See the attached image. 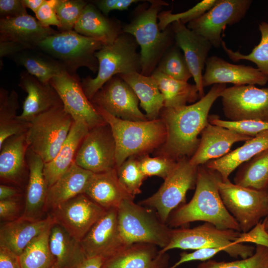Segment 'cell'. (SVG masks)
<instances>
[{
	"label": "cell",
	"mask_w": 268,
	"mask_h": 268,
	"mask_svg": "<svg viewBox=\"0 0 268 268\" xmlns=\"http://www.w3.org/2000/svg\"><path fill=\"white\" fill-rule=\"evenodd\" d=\"M189 158L178 160L158 190L139 202V204L154 210L166 224L171 212L186 203L188 191L196 188L198 166L191 164Z\"/></svg>",
	"instance_id": "obj_10"
},
{
	"label": "cell",
	"mask_w": 268,
	"mask_h": 268,
	"mask_svg": "<svg viewBox=\"0 0 268 268\" xmlns=\"http://www.w3.org/2000/svg\"><path fill=\"white\" fill-rule=\"evenodd\" d=\"M73 121L63 106L39 115L30 123L26 133L29 148L45 163L49 162L67 138Z\"/></svg>",
	"instance_id": "obj_9"
},
{
	"label": "cell",
	"mask_w": 268,
	"mask_h": 268,
	"mask_svg": "<svg viewBox=\"0 0 268 268\" xmlns=\"http://www.w3.org/2000/svg\"><path fill=\"white\" fill-rule=\"evenodd\" d=\"M94 107L110 127L116 145V168L129 157L146 153L164 143L166 129L162 119L138 122L125 120L99 107Z\"/></svg>",
	"instance_id": "obj_4"
},
{
	"label": "cell",
	"mask_w": 268,
	"mask_h": 268,
	"mask_svg": "<svg viewBox=\"0 0 268 268\" xmlns=\"http://www.w3.org/2000/svg\"><path fill=\"white\" fill-rule=\"evenodd\" d=\"M208 122L251 137H254L263 131L268 130V122L261 121H226L220 119L217 115H213L208 116Z\"/></svg>",
	"instance_id": "obj_47"
},
{
	"label": "cell",
	"mask_w": 268,
	"mask_h": 268,
	"mask_svg": "<svg viewBox=\"0 0 268 268\" xmlns=\"http://www.w3.org/2000/svg\"><path fill=\"white\" fill-rule=\"evenodd\" d=\"M26 8H29L35 13L45 2V0H22Z\"/></svg>",
	"instance_id": "obj_58"
},
{
	"label": "cell",
	"mask_w": 268,
	"mask_h": 268,
	"mask_svg": "<svg viewBox=\"0 0 268 268\" xmlns=\"http://www.w3.org/2000/svg\"><path fill=\"white\" fill-rule=\"evenodd\" d=\"M132 88L148 120L157 119L164 107V99L156 80L151 76L134 72L118 75Z\"/></svg>",
	"instance_id": "obj_34"
},
{
	"label": "cell",
	"mask_w": 268,
	"mask_h": 268,
	"mask_svg": "<svg viewBox=\"0 0 268 268\" xmlns=\"http://www.w3.org/2000/svg\"><path fill=\"white\" fill-rule=\"evenodd\" d=\"M221 251H224L222 248H208L196 250L189 253L182 252L180 255L179 260L174 265L167 268H177L185 263L193 261H206Z\"/></svg>",
	"instance_id": "obj_50"
},
{
	"label": "cell",
	"mask_w": 268,
	"mask_h": 268,
	"mask_svg": "<svg viewBox=\"0 0 268 268\" xmlns=\"http://www.w3.org/2000/svg\"><path fill=\"white\" fill-rule=\"evenodd\" d=\"M156 245L137 243L125 245L105 261V268H167L169 256L160 253Z\"/></svg>",
	"instance_id": "obj_25"
},
{
	"label": "cell",
	"mask_w": 268,
	"mask_h": 268,
	"mask_svg": "<svg viewBox=\"0 0 268 268\" xmlns=\"http://www.w3.org/2000/svg\"><path fill=\"white\" fill-rule=\"evenodd\" d=\"M251 0H217L216 3L199 18L187 24V27L219 48L221 34L227 25L239 22L246 14Z\"/></svg>",
	"instance_id": "obj_12"
},
{
	"label": "cell",
	"mask_w": 268,
	"mask_h": 268,
	"mask_svg": "<svg viewBox=\"0 0 268 268\" xmlns=\"http://www.w3.org/2000/svg\"><path fill=\"white\" fill-rule=\"evenodd\" d=\"M11 58L17 65L24 67L29 73L45 83H50L54 77L66 70L60 62L36 48L25 50Z\"/></svg>",
	"instance_id": "obj_35"
},
{
	"label": "cell",
	"mask_w": 268,
	"mask_h": 268,
	"mask_svg": "<svg viewBox=\"0 0 268 268\" xmlns=\"http://www.w3.org/2000/svg\"><path fill=\"white\" fill-rule=\"evenodd\" d=\"M74 162L93 173L116 168L115 142L108 124L89 130L80 145Z\"/></svg>",
	"instance_id": "obj_14"
},
{
	"label": "cell",
	"mask_w": 268,
	"mask_h": 268,
	"mask_svg": "<svg viewBox=\"0 0 268 268\" xmlns=\"http://www.w3.org/2000/svg\"><path fill=\"white\" fill-rule=\"evenodd\" d=\"M118 118L131 121L148 120L138 107L139 100L130 86L119 75L109 80L90 100Z\"/></svg>",
	"instance_id": "obj_17"
},
{
	"label": "cell",
	"mask_w": 268,
	"mask_h": 268,
	"mask_svg": "<svg viewBox=\"0 0 268 268\" xmlns=\"http://www.w3.org/2000/svg\"><path fill=\"white\" fill-rule=\"evenodd\" d=\"M59 32L43 25L28 14L11 18H0V40L18 42L35 48L46 38Z\"/></svg>",
	"instance_id": "obj_27"
},
{
	"label": "cell",
	"mask_w": 268,
	"mask_h": 268,
	"mask_svg": "<svg viewBox=\"0 0 268 268\" xmlns=\"http://www.w3.org/2000/svg\"><path fill=\"white\" fill-rule=\"evenodd\" d=\"M136 7L130 22L123 26V31L132 35L140 48L141 72L151 76L165 52L175 43L171 24L163 31L158 24V15L163 6L161 0H149Z\"/></svg>",
	"instance_id": "obj_3"
},
{
	"label": "cell",
	"mask_w": 268,
	"mask_h": 268,
	"mask_svg": "<svg viewBox=\"0 0 268 268\" xmlns=\"http://www.w3.org/2000/svg\"><path fill=\"white\" fill-rule=\"evenodd\" d=\"M89 130L83 123L73 121L69 134L57 154L51 161L44 164L43 173L48 188L74 162L80 145Z\"/></svg>",
	"instance_id": "obj_30"
},
{
	"label": "cell",
	"mask_w": 268,
	"mask_h": 268,
	"mask_svg": "<svg viewBox=\"0 0 268 268\" xmlns=\"http://www.w3.org/2000/svg\"><path fill=\"white\" fill-rule=\"evenodd\" d=\"M80 243L86 258L100 257L104 263L125 246L119 231L117 208L107 210Z\"/></svg>",
	"instance_id": "obj_18"
},
{
	"label": "cell",
	"mask_w": 268,
	"mask_h": 268,
	"mask_svg": "<svg viewBox=\"0 0 268 268\" xmlns=\"http://www.w3.org/2000/svg\"><path fill=\"white\" fill-rule=\"evenodd\" d=\"M104 45L101 40L82 35L73 30L50 36L39 42L36 48L60 62L68 72L76 75L81 67L94 73L98 71L95 53Z\"/></svg>",
	"instance_id": "obj_7"
},
{
	"label": "cell",
	"mask_w": 268,
	"mask_h": 268,
	"mask_svg": "<svg viewBox=\"0 0 268 268\" xmlns=\"http://www.w3.org/2000/svg\"><path fill=\"white\" fill-rule=\"evenodd\" d=\"M103 259L100 257L86 258L74 268H102Z\"/></svg>",
	"instance_id": "obj_57"
},
{
	"label": "cell",
	"mask_w": 268,
	"mask_h": 268,
	"mask_svg": "<svg viewBox=\"0 0 268 268\" xmlns=\"http://www.w3.org/2000/svg\"><path fill=\"white\" fill-rule=\"evenodd\" d=\"M26 7L22 0H0V18H11L27 14Z\"/></svg>",
	"instance_id": "obj_52"
},
{
	"label": "cell",
	"mask_w": 268,
	"mask_h": 268,
	"mask_svg": "<svg viewBox=\"0 0 268 268\" xmlns=\"http://www.w3.org/2000/svg\"><path fill=\"white\" fill-rule=\"evenodd\" d=\"M135 38L123 32L112 44L104 45L95 53L99 67L97 75L82 79L81 85L91 100L95 93L115 75L141 72L140 53Z\"/></svg>",
	"instance_id": "obj_5"
},
{
	"label": "cell",
	"mask_w": 268,
	"mask_h": 268,
	"mask_svg": "<svg viewBox=\"0 0 268 268\" xmlns=\"http://www.w3.org/2000/svg\"><path fill=\"white\" fill-rule=\"evenodd\" d=\"M151 76L156 80L163 95L165 108L185 106L188 103H195L201 98L195 84L174 79L157 69Z\"/></svg>",
	"instance_id": "obj_36"
},
{
	"label": "cell",
	"mask_w": 268,
	"mask_h": 268,
	"mask_svg": "<svg viewBox=\"0 0 268 268\" xmlns=\"http://www.w3.org/2000/svg\"><path fill=\"white\" fill-rule=\"evenodd\" d=\"M268 149V130H267L245 141L241 146L223 157L210 160L204 165L217 172L222 179L225 180L238 167Z\"/></svg>",
	"instance_id": "obj_32"
},
{
	"label": "cell",
	"mask_w": 268,
	"mask_h": 268,
	"mask_svg": "<svg viewBox=\"0 0 268 268\" xmlns=\"http://www.w3.org/2000/svg\"><path fill=\"white\" fill-rule=\"evenodd\" d=\"M155 69L183 81L188 82L193 77L184 54L175 43L165 52Z\"/></svg>",
	"instance_id": "obj_41"
},
{
	"label": "cell",
	"mask_w": 268,
	"mask_h": 268,
	"mask_svg": "<svg viewBox=\"0 0 268 268\" xmlns=\"http://www.w3.org/2000/svg\"><path fill=\"white\" fill-rule=\"evenodd\" d=\"M117 213L119 231L125 245L145 243L162 249L169 244L171 228L153 209L126 200L117 208Z\"/></svg>",
	"instance_id": "obj_8"
},
{
	"label": "cell",
	"mask_w": 268,
	"mask_h": 268,
	"mask_svg": "<svg viewBox=\"0 0 268 268\" xmlns=\"http://www.w3.org/2000/svg\"><path fill=\"white\" fill-rule=\"evenodd\" d=\"M141 0H97L92 1L96 6L106 16L112 10H124L127 9L133 3Z\"/></svg>",
	"instance_id": "obj_53"
},
{
	"label": "cell",
	"mask_w": 268,
	"mask_h": 268,
	"mask_svg": "<svg viewBox=\"0 0 268 268\" xmlns=\"http://www.w3.org/2000/svg\"><path fill=\"white\" fill-rule=\"evenodd\" d=\"M217 2V0H203L190 9L178 13H173L171 10L162 11L158 15V24L160 30L163 31L167 27L176 21H180L184 24L194 20L210 9Z\"/></svg>",
	"instance_id": "obj_45"
},
{
	"label": "cell",
	"mask_w": 268,
	"mask_h": 268,
	"mask_svg": "<svg viewBox=\"0 0 268 268\" xmlns=\"http://www.w3.org/2000/svg\"><path fill=\"white\" fill-rule=\"evenodd\" d=\"M261 38L260 43L247 55L239 51L234 52L227 48L223 41L221 46L229 58L234 62L241 60L250 61L255 63L257 68L268 76V23L262 22L259 24Z\"/></svg>",
	"instance_id": "obj_40"
},
{
	"label": "cell",
	"mask_w": 268,
	"mask_h": 268,
	"mask_svg": "<svg viewBox=\"0 0 268 268\" xmlns=\"http://www.w3.org/2000/svg\"><path fill=\"white\" fill-rule=\"evenodd\" d=\"M205 66L202 77L203 87L227 83L234 85H264L268 82V76L258 68L232 64L216 56L208 57Z\"/></svg>",
	"instance_id": "obj_19"
},
{
	"label": "cell",
	"mask_w": 268,
	"mask_h": 268,
	"mask_svg": "<svg viewBox=\"0 0 268 268\" xmlns=\"http://www.w3.org/2000/svg\"><path fill=\"white\" fill-rule=\"evenodd\" d=\"M52 226L34 238L24 249L19 256L21 268H53L54 259L49 246Z\"/></svg>",
	"instance_id": "obj_39"
},
{
	"label": "cell",
	"mask_w": 268,
	"mask_h": 268,
	"mask_svg": "<svg viewBox=\"0 0 268 268\" xmlns=\"http://www.w3.org/2000/svg\"><path fill=\"white\" fill-rule=\"evenodd\" d=\"M198 268H268V248L256 245L251 257L232 262L207 260L200 263Z\"/></svg>",
	"instance_id": "obj_42"
},
{
	"label": "cell",
	"mask_w": 268,
	"mask_h": 268,
	"mask_svg": "<svg viewBox=\"0 0 268 268\" xmlns=\"http://www.w3.org/2000/svg\"><path fill=\"white\" fill-rule=\"evenodd\" d=\"M175 43L183 51L201 98L205 94L202 83V71L212 46L203 36L189 29L180 21L171 24Z\"/></svg>",
	"instance_id": "obj_20"
},
{
	"label": "cell",
	"mask_w": 268,
	"mask_h": 268,
	"mask_svg": "<svg viewBox=\"0 0 268 268\" xmlns=\"http://www.w3.org/2000/svg\"><path fill=\"white\" fill-rule=\"evenodd\" d=\"M226 88V84H214L192 104L162 109L160 116L166 127V136L160 147V156L177 161L194 154L200 143L198 136L209 123V111Z\"/></svg>",
	"instance_id": "obj_1"
},
{
	"label": "cell",
	"mask_w": 268,
	"mask_h": 268,
	"mask_svg": "<svg viewBox=\"0 0 268 268\" xmlns=\"http://www.w3.org/2000/svg\"><path fill=\"white\" fill-rule=\"evenodd\" d=\"M84 194L106 210L118 208L124 201L135 197L119 181L116 168L94 173Z\"/></svg>",
	"instance_id": "obj_28"
},
{
	"label": "cell",
	"mask_w": 268,
	"mask_h": 268,
	"mask_svg": "<svg viewBox=\"0 0 268 268\" xmlns=\"http://www.w3.org/2000/svg\"><path fill=\"white\" fill-rule=\"evenodd\" d=\"M88 2L83 0H58L55 9L60 26L59 32L73 30Z\"/></svg>",
	"instance_id": "obj_44"
},
{
	"label": "cell",
	"mask_w": 268,
	"mask_h": 268,
	"mask_svg": "<svg viewBox=\"0 0 268 268\" xmlns=\"http://www.w3.org/2000/svg\"><path fill=\"white\" fill-rule=\"evenodd\" d=\"M49 246L54 259L53 268H74L86 258L80 241L56 223L50 229Z\"/></svg>",
	"instance_id": "obj_33"
},
{
	"label": "cell",
	"mask_w": 268,
	"mask_h": 268,
	"mask_svg": "<svg viewBox=\"0 0 268 268\" xmlns=\"http://www.w3.org/2000/svg\"><path fill=\"white\" fill-rule=\"evenodd\" d=\"M26 133L8 138L0 147V179L3 184L19 188L29 174L26 158L29 146Z\"/></svg>",
	"instance_id": "obj_24"
},
{
	"label": "cell",
	"mask_w": 268,
	"mask_h": 268,
	"mask_svg": "<svg viewBox=\"0 0 268 268\" xmlns=\"http://www.w3.org/2000/svg\"><path fill=\"white\" fill-rule=\"evenodd\" d=\"M0 268H21L19 256L0 245Z\"/></svg>",
	"instance_id": "obj_55"
},
{
	"label": "cell",
	"mask_w": 268,
	"mask_h": 268,
	"mask_svg": "<svg viewBox=\"0 0 268 268\" xmlns=\"http://www.w3.org/2000/svg\"><path fill=\"white\" fill-rule=\"evenodd\" d=\"M21 192L20 188L5 184L0 185V201L20 198Z\"/></svg>",
	"instance_id": "obj_56"
},
{
	"label": "cell",
	"mask_w": 268,
	"mask_h": 268,
	"mask_svg": "<svg viewBox=\"0 0 268 268\" xmlns=\"http://www.w3.org/2000/svg\"><path fill=\"white\" fill-rule=\"evenodd\" d=\"M28 177L25 191V204L21 217L30 220L43 218L47 210L48 188L44 177L45 163L42 159L30 148L26 154Z\"/></svg>",
	"instance_id": "obj_23"
},
{
	"label": "cell",
	"mask_w": 268,
	"mask_h": 268,
	"mask_svg": "<svg viewBox=\"0 0 268 268\" xmlns=\"http://www.w3.org/2000/svg\"><path fill=\"white\" fill-rule=\"evenodd\" d=\"M177 161L165 156L151 157L144 154L138 159L140 170L147 178L156 176L164 180L168 176L175 167Z\"/></svg>",
	"instance_id": "obj_46"
},
{
	"label": "cell",
	"mask_w": 268,
	"mask_h": 268,
	"mask_svg": "<svg viewBox=\"0 0 268 268\" xmlns=\"http://www.w3.org/2000/svg\"></svg>",
	"instance_id": "obj_60"
},
{
	"label": "cell",
	"mask_w": 268,
	"mask_h": 268,
	"mask_svg": "<svg viewBox=\"0 0 268 268\" xmlns=\"http://www.w3.org/2000/svg\"><path fill=\"white\" fill-rule=\"evenodd\" d=\"M54 223L51 214L37 220L20 217L13 221L4 222L0 225V245L19 256L34 238Z\"/></svg>",
	"instance_id": "obj_26"
},
{
	"label": "cell",
	"mask_w": 268,
	"mask_h": 268,
	"mask_svg": "<svg viewBox=\"0 0 268 268\" xmlns=\"http://www.w3.org/2000/svg\"><path fill=\"white\" fill-rule=\"evenodd\" d=\"M59 94L63 107L75 122L85 124L90 129L106 123L86 96L77 74L63 71L50 81Z\"/></svg>",
	"instance_id": "obj_15"
},
{
	"label": "cell",
	"mask_w": 268,
	"mask_h": 268,
	"mask_svg": "<svg viewBox=\"0 0 268 268\" xmlns=\"http://www.w3.org/2000/svg\"><path fill=\"white\" fill-rule=\"evenodd\" d=\"M93 173L74 162L70 167L48 188L47 208L53 209L74 197L84 194Z\"/></svg>",
	"instance_id": "obj_31"
},
{
	"label": "cell",
	"mask_w": 268,
	"mask_h": 268,
	"mask_svg": "<svg viewBox=\"0 0 268 268\" xmlns=\"http://www.w3.org/2000/svg\"><path fill=\"white\" fill-rule=\"evenodd\" d=\"M58 0H45V2L35 13L36 19L44 26H60L55 7Z\"/></svg>",
	"instance_id": "obj_49"
},
{
	"label": "cell",
	"mask_w": 268,
	"mask_h": 268,
	"mask_svg": "<svg viewBox=\"0 0 268 268\" xmlns=\"http://www.w3.org/2000/svg\"><path fill=\"white\" fill-rule=\"evenodd\" d=\"M135 156L129 157L116 168L119 181L134 197L141 193L140 187L146 178L140 170L138 159Z\"/></svg>",
	"instance_id": "obj_43"
},
{
	"label": "cell",
	"mask_w": 268,
	"mask_h": 268,
	"mask_svg": "<svg viewBox=\"0 0 268 268\" xmlns=\"http://www.w3.org/2000/svg\"><path fill=\"white\" fill-rule=\"evenodd\" d=\"M74 30L82 35L100 40L104 45L113 43L123 33L119 21L105 15L92 2L85 7Z\"/></svg>",
	"instance_id": "obj_29"
},
{
	"label": "cell",
	"mask_w": 268,
	"mask_h": 268,
	"mask_svg": "<svg viewBox=\"0 0 268 268\" xmlns=\"http://www.w3.org/2000/svg\"><path fill=\"white\" fill-rule=\"evenodd\" d=\"M102 268H103V267Z\"/></svg>",
	"instance_id": "obj_61"
},
{
	"label": "cell",
	"mask_w": 268,
	"mask_h": 268,
	"mask_svg": "<svg viewBox=\"0 0 268 268\" xmlns=\"http://www.w3.org/2000/svg\"><path fill=\"white\" fill-rule=\"evenodd\" d=\"M20 198L0 201V220L5 222L15 220L21 217Z\"/></svg>",
	"instance_id": "obj_51"
},
{
	"label": "cell",
	"mask_w": 268,
	"mask_h": 268,
	"mask_svg": "<svg viewBox=\"0 0 268 268\" xmlns=\"http://www.w3.org/2000/svg\"><path fill=\"white\" fill-rule=\"evenodd\" d=\"M17 93L0 89V147L8 138L26 133L30 123L21 120L17 115L19 108Z\"/></svg>",
	"instance_id": "obj_37"
},
{
	"label": "cell",
	"mask_w": 268,
	"mask_h": 268,
	"mask_svg": "<svg viewBox=\"0 0 268 268\" xmlns=\"http://www.w3.org/2000/svg\"><path fill=\"white\" fill-rule=\"evenodd\" d=\"M266 221V227L267 230H268V216L266 217L265 219Z\"/></svg>",
	"instance_id": "obj_59"
},
{
	"label": "cell",
	"mask_w": 268,
	"mask_h": 268,
	"mask_svg": "<svg viewBox=\"0 0 268 268\" xmlns=\"http://www.w3.org/2000/svg\"><path fill=\"white\" fill-rule=\"evenodd\" d=\"M219 193L228 212L247 232L268 216V190H257L233 184L229 179L218 182Z\"/></svg>",
	"instance_id": "obj_11"
},
{
	"label": "cell",
	"mask_w": 268,
	"mask_h": 268,
	"mask_svg": "<svg viewBox=\"0 0 268 268\" xmlns=\"http://www.w3.org/2000/svg\"><path fill=\"white\" fill-rule=\"evenodd\" d=\"M240 233L231 229H219L208 222L193 228L184 226L171 228L169 244L159 252L163 254L176 248L196 250L220 248L232 257L246 259L254 254L256 248L243 243H237Z\"/></svg>",
	"instance_id": "obj_6"
},
{
	"label": "cell",
	"mask_w": 268,
	"mask_h": 268,
	"mask_svg": "<svg viewBox=\"0 0 268 268\" xmlns=\"http://www.w3.org/2000/svg\"></svg>",
	"instance_id": "obj_62"
},
{
	"label": "cell",
	"mask_w": 268,
	"mask_h": 268,
	"mask_svg": "<svg viewBox=\"0 0 268 268\" xmlns=\"http://www.w3.org/2000/svg\"><path fill=\"white\" fill-rule=\"evenodd\" d=\"M224 115L230 121L268 122V88L253 85L226 88L221 96Z\"/></svg>",
	"instance_id": "obj_13"
},
{
	"label": "cell",
	"mask_w": 268,
	"mask_h": 268,
	"mask_svg": "<svg viewBox=\"0 0 268 268\" xmlns=\"http://www.w3.org/2000/svg\"><path fill=\"white\" fill-rule=\"evenodd\" d=\"M221 178L219 173L204 165L199 166L192 199L171 212L167 225L170 228H177L190 222L202 221L219 229L241 232L238 223L227 210L219 193L218 182Z\"/></svg>",
	"instance_id": "obj_2"
},
{
	"label": "cell",
	"mask_w": 268,
	"mask_h": 268,
	"mask_svg": "<svg viewBox=\"0 0 268 268\" xmlns=\"http://www.w3.org/2000/svg\"><path fill=\"white\" fill-rule=\"evenodd\" d=\"M236 243H252L268 248V232L265 219L260 221L248 232H241Z\"/></svg>",
	"instance_id": "obj_48"
},
{
	"label": "cell",
	"mask_w": 268,
	"mask_h": 268,
	"mask_svg": "<svg viewBox=\"0 0 268 268\" xmlns=\"http://www.w3.org/2000/svg\"><path fill=\"white\" fill-rule=\"evenodd\" d=\"M234 184L257 190H268V149L244 163L237 172Z\"/></svg>",
	"instance_id": "obj_38"
},
{
	"label": "cell",
	"mask_w": 268,
	"mask_h": 268,
	"mask_svg": "<svg viewBox=\"0 0 268 268\" xmlns=\"http://www.w3.org/2000/svg\"><path fill=\"white\" fill-rule=\"evenodd\" d=\"M18 86L27 95L22 106V112L18 118L30 123L39 115L57 107L63 106L62 101L50 83L41 82L27 71L20 73Z\"/></svg>",
	"instance_id": "obj_21"
},
{
	"label": "cell",
	"mask_w": 268,
	"mask_h": 268,
	"mask_svg": "<svg viewBox=\"0 0 268 268\" xmlns=\"http://www.w3.org/2000/svg\"><path fill=\"white\" fill-rule=\"evenodd\" d=\"M201 134L198 148L189 158L190 163L197 166L223 157L230 152L235 143L252 137L209 123Z\"/></svg>",
	"instance_id": "obj_22"
},
{
	"label": "cell",
	"mask_w": 268,
	"mask_h": 268,
	"mask_svg": "<svg viewBox=\"0 0 268 268\" xmlns=\"http://www.w3.org/2000/svg\"><path fill=\"white\" fill-rule=\"evenodd\" d=\"M106 210L82 194L59 204L50 214L56 223L80 241Z\"/></svg>",
	"instance_id": "obj_16"
},
{
	"label": "cell",
	"mask_w": 268,
	"mask_h": 268,
	"mask_svg": "<svg viewBox=\"0 0 268 268\" xmlns=\"http://www.w3.org/2000/svg\"><path fill=\"white\" fill-rule=\"evenodd\" d=\"M28 49V46L11 40H0V59L4 57H12L15 55Z\"/></svg>",
	"instance_id": "obj_54"
}]
</instances>
